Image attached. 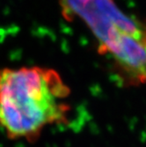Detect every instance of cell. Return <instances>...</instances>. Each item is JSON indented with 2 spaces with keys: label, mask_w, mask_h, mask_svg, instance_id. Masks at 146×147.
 Returning a JSON list of instances; mask_svg holds the SVG:
<instances>
[{
  "label": "cell",
  "mask_w": 146,
  "mask_h": 147,
  "mask_svg": "<svg viewBox=\"0 0 146 147\" xmlns=\"http://www.w3.org/2000/svg\"><path fill=\"white\" fill-rule=\"evenodd\" d=\"M70 88L48 68L0 70V128L10 140L34 143L44 129L68 118Z\"/></svg>",
  "instance_id": "1"
},
{
  "label": "cell",
  "mask_w": 146,
  "mask_h": 147,
  "mask_svg": "<svg viewBox=\"0 0 146 147\" xmlns=\"http://www.w3.org/2000/svg\"><path fill=\"white\" fill-rule=\"evenodd\" d=\"M60 7L65 20L90 30L119 86L146 84V21L125 12L116 0H60Z\"/></svg>",
  "instance_id": "2"
}]
</instances>
